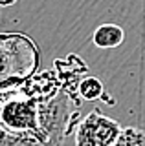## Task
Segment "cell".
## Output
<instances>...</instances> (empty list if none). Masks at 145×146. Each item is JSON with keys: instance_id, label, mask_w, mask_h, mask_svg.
<instances>
[{"instance_id": "obj_1", "label": "cell", "mask_w": 145, "mask_h": 146, "mask_svg": "<svg viewBox=\"0 0 145 146\" xmlns=\"http://www.w3.org/2000/svg\"><path fill=\"white\" fill-rule=\"evenodd\" d=\"M77 106L68 91H55L50 97L39 99L37 117L42 144H61L77 124Z\"/></svg>"}, {"instance_id": "obj_5", "label": "cell", "mask_w": 145, "mask_h": 146, "mask_svg": "<svg viewBox=\"0 0 145 146\" xmlns=\"http://www.w3.org/2000/svg\"><path fill=\"white\" fill-rule=\"evenodd\" d=\"M77 91H79L81 99H85V100H97L103 97L105 88H103V84L96 77H87V79H83L79 82Z\"/></svg>"}, {"instance_id": "obj_2", "label": "cell", "mask_w": 145, "mask_h": 146, "mask_svg": "<svg viewBox=\"0 0 145 146\" xmlns=\"http://www.w3.org/2000/svg\"><path fill=\"white\" fill-rule=\"evenodd\" d=\"M39 97L28 95L22 97L17 91L4 100L0 108V122L11 133L19 135L22 144H42L39 133V117H37Z\"/></svg>"}, {"instance_id": "obj_7", "label": "cell", "mask_w": 145, "mask_h": 146, "mask_svg": "<svg viewBox=\"0 0 145 146\" xmlns=\"http://www.w3.org/2000/svg\"><path fill=\"white\" fill-rule=\"evenodd\" d=\"M11 91H13V90L0 91V108H2L4 100H6V99L11 95ZM2 144H22V139H20L19 135L11 133V131L7 130V128H4L2 122H0V146H2Z\"/></svg>"}, {"instance_id": "obj_4", "label": "cell", "mask_w": 145, "mask_h": 146, "mask_svg": "<svg viewBox=\"0 0 145 146\" xmlns=\"http://www.w3.org/2000/svg\"><path fill=\"white\" fill-rule=\"evenodd\" d=\"M125 38V33L117 24H103L99 26L92 35V40L97 48L103 49H110V48H117Z\"/></svg>"}, {"instance_id": "obj_6", "label": "cell", "mask_w": 145, "mask_h": 146, "mask_svg": "<svg viewBox=\"0 0 145 146\" xmlns=\"http://www.w3.org/2000/svg\"><path fill=\"white\" fill-rule=\"evenodd\" d=\"M117 146H145V131L140 128H123L116 141Z\"/></svg>"}, {"instance_id": "obj_3", "label": "cell", "mask_w": 145, "mask_h": 146, "mask_svg": "<svg viewBox=\"0 0 145 146\" xmlns=\"http://www.w3.org/2000/svg\"><path fill=\"white\" fill-rule=\"evenodd\" d=\"M117 121L103 115L99 110H92L75 124V144L77 146H112L121 133Z\"/></svg>"}]
</instances>
